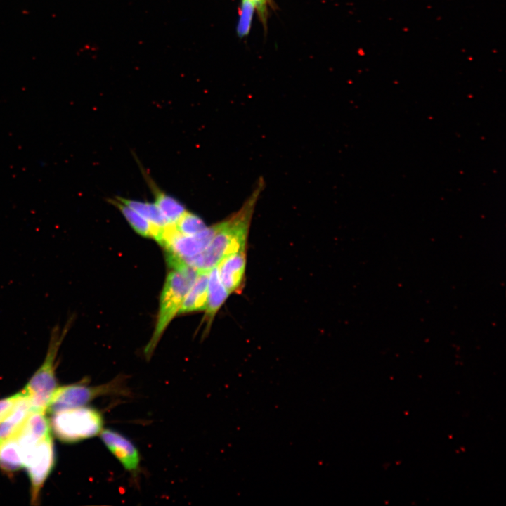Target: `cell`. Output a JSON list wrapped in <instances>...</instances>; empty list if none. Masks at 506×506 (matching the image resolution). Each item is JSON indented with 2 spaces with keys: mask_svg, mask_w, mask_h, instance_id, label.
I'll use <instances>...</instances> for the list:
<instances>
[{
  "mask_svg": "<svg viewBox=\"0 0 506 506\" xmlns=\"http://www.w3.org/2000/svg\"><path fill=\"white\" fill-rule=\"evenodd\" d=\"M100 436L103 444L124 469L131 476H137L141 471V455L134 443L123 434L110 429H103Z\"/></svg>",
  "mask_w": 506,
  "mask_h": 506,
  "instance_id": "8",
  "label": "cell"
},
{
  "mask_svg": "<svg viewBox=\"0 0 506 506\" xmlns=\"http://www.w3.org/2000/svg\"><path fill=\"white\" fill-rule=\"evenodd\" d=\"M103 424L101 412L85 406L53 413L50 422L57 438L69 443L100 434L103 429Z\"/></svg>",
  "mask_w": 506,
  "mask_h": 506,
  "instance_id": "5",
  "label": "cell"
},
{
  "mask_svg": "<svg viewBox=\"0 0 506 506\" xmlns=\"http://www.w3.org/2000/svg\"><path fill=\"white\" fill-rule=\"evenodd\" d=\"M73 321L74 316H71L63 328L57 324L51 330L45 359L22 391L28 398L31 411L47 410L58 388L55 374L57 354Z\"/></svg>",
  "mask_w": 506,
  "mask_h": 506,
  "instance_id": "3",
  "label": "cell"
},
{
  "mask_svg": "<svg viewBox=\"0 0 506 506\" xmlns=\"http://www.w3.org/2000/svg\"><path fill=\"white\" fill-rule=\"evenodd\" d=\"M255 6L251 0H242L240 15L237 27L238 34L243 37L248 34Z\"/></svg>",
  "mask_w": 506,
  "mask_h": 506,
  "instance_id": "19",
  "label": "cell"
},
{
  "mask_svg": "<svg viewBox=\"0 0 506 506\" xmlns=\"http://www.w3.org/2000/svg\"><path fill=\"white\" fill-rule=\"evenodd\" d=\"M115 198L136 211L157 228H164L171 225L163 216L155 203L126 199L121 197H116Z\"/></svg>",
  "mask_w": 506,
  "mask_h": 506,
  "instance_id": "16",
  "label": "cell"
},
{
  "mask_svg": "<svg viewBox=\"0 0 506 506\" xmlns=\"http://www.w3.org/2000/svg\"><path fill=\"white\" fill-rule=\"evenodd\" d=\"M108 200L121 212L130 226L138 234L144 237L153 238L155 240L158 238L163 228L153 226L136 211L119 202L116 198L109 199Z\"/></svg>",
  "mask_w": 506,
  "mask_h": 506,
  "instance_id": "14",
  "label": "cell"
},
{
  "mask_svg": "<svg viewBox=\"0 0 506 506\" xmlns=\"http://www.w3.org/2000/svg\"><path fill=\"white\" fill-rule=\"evenodd\" d=\"M255 6V8L259 11L261 18H264L266 13V2L264 0H251Z\"/></svg>",
  "mask_w": 506,
  "mask_h": 506,
  "instance_id": "21",
  "label": "cell"
},
{
  "mask_svg": "<svg viewBox=\"0 0 506 506\" xmlns=\"http://www.w3.org/2000/svg\"><path fill=\"white\" fill-rule=\"evenodd\" d=\"M209 271H200L188 290L179 311L185 313L205 310L207 299Z\"/></svg>",
  "mask_w": 506,
  "mask_h": 506,
  "instance_id": "12",
  "label": "cell"
},
{
  "mask_svg": "<svg viewBox=\"0 0 506 506\" xmlns=\"http://www.w3.org/2000/svg\"><path fill=\"white\" fill-rule=\"evenodd\" d=\"M200 272L183 262L168 273L160 297L154 332L144 349V355L148 360L151 358L165 329L179 313L188 290Z\"/></svg>",
  "mask_w": 506,
  "mask_h": 506,
  "instance_id": "2",
  "label": "cell"
},
{
  "mask_svg": "<svg viewBox=\"0 0 506 506\" xmlns=\"http://www.w3.org/2000/svg\"><path fill=\"white\" fill-rule=\"evenodd\" d=\"M218 229V223L206 227L190 235L179 233L174 225L163 228L157 241L164 247L168 255L183 260L200 254L208 246Z\"/></svg>",
  "mask_w": 506,
  "mask_h": 506,
  "instance_id": "6",
  "label": "cell"
},
{
  "mask_svg": "<svg viewBox=\"0 0 506 506\" xmlns=\"http://www.w3.org/2000/svg\"><path fill=\"white\" fill-rule=\"evenodd\" d=\"M246 250L241 249L226 257L216 266L221 282L229 294L242 291L247 261Z\"/></svg>",
  "mask_w": 506,
  "mask_h": 506,
  "instance_id": "9",
  "label": "cell"
},
{
  "mask_svg": "<svg viewBox=\"0 0 506 506\" xmlns=\"http://www.w3.org/2000/svg\"><path fill=\"white\" fill-rule=\"evenodd\" d=\"M265 2H266L267 0H264Z\"/></svg>",
  "mask_w": 506,
  "mask_h": 506,
  "instance_id": "22",
  "label": "cell"
},
{
  "mask_svg": "<svg viewBox=\"0 0 506 506\" xmlns=\"http://www.w3.org/2000/svg\"><path fill=\"white\" fill-rule=\"evenodd\" d=\"M126 377L118 376L111 381L96 386L79 382L58 387L51 398L47 410L51 413L87 405L93 399L103 396H129Z\"/></svg>",
  "mask_w": 506,
  "mask_h": 506,
  "instance_id": "4",
  "label": "cell"
},
{
  "mask_svg": "<svg viewBox=\"0 0 506 506\" xmlns=\"http://www.w3.org/2000/svg\"><path fill=\"white\" fill-rule=\"evenodd\" d=\"M32 484V501L38 500L39 491L48 476L55 462L53 445L51 436L37 443L23 458Z\"/></svg>",
  "mask_w": 506,
  "mask_h": 506,
  "instance_id": "7",
  "label": "cell"
},
{
  "mask_svg": "<svg viewBox=\"0 0 506 506\" xmlns=\"http://www.w3.org/2000/svg\"><path fill=\"white\" fill-rule=\"evenodd\" d=\"M230 294L219 276L217 266H214L209 271L207 299L205 308V320L207 323V330L211 326L214 317Z\"/></svg>",
  "mask_w": 506,
  "mask_h": 506,
  "instance_id": "11",
  "label": "cell"
},
{
  "mask_svg": "<svg viewBox=\"0 0 506 506\" xmlns=\"http://www.w3.org/2000/svg\"><path fill=\"white\" fill-rule=\"evenodd\" d=\"M264 188V180L261 179L240 209L218 223L217 231L205 249L183 261L199 271H209L226 257L247 249L251 220Z\"/></svg>",
  "mask_w": 506,
  "mask_h": 506,
  "instance_id": "1",
  "label": "cell"
},
{
  "mask_svg": "<svg viewBox=\"0 0 506 506\" xmlns=\"http://www.w3.org/2000/svg\"><path fill=\"white\" fill-rule=\"evenodd\" d=\"M45 412L31 411L19 432L24 433L37 441L50 436V422Z\"/></svg>",
  "mask_w": 506,
  "mask_h": 506,
  "instance_id": "17",
  "label": "cell"
},
{
  "mask_svg": "<svg viewBox=\"0 0 506 506\" xmlns=\"http://www.w3.org/2000/svg\"><path fill=\"white\" fill-rule=\"evenodd\" d=\"M146 180L155 196V203L167 221L174 225L186 212L185 207L174 197L161 190L153 181L147 177Z\"/></svg>",
  "mask_w": 506,
  "mask_h": 506,
  "instance_id": "13",
  "label": "cell"
},
{
  "mask_svg": "<svg viewBox=\"0 0 506 506\" xmlns=\"http://www.w3.org/2000/svg\"><path fill=\"white\" fill-rule=\"evenodd\" d=\"M31 412L27 396L22 392L8 415L0 422V440L15 438Z\"/></svg>",
  "mask_w": 506,
  "mask_h": 506,
  "instance_id": "10",
  "label": "cell"
},
{
  "mask_svg": "<svg viewBox=\"0 0 506 506\" xmlns=\"http://www.w3.org/2000/svg\"><path fill=\"white\" fill-rule=\"evenodd\" d=\"M174 226L179 233L186 235L196 234L207 227L200 216L187 210Z\"/></svg>",
  "mask_w": 506,
  "mask_h": 506,
  "instance_id": "18",
  "label": "cell"
},
{
  "mask_svg": "<svg viewBox=\"0 0 506 506\" xmlns=\"http://www.w3.org/2000/svg\"><path fill=\"white\" fill-rule=\"evenodd\" d=\"M24 467L20 446L15 438L0 443V467L8 472L19 470Z\"/></svg>",
  "mask_w": 506,
  "mask_h": 506,
  "instance_id": "15",
  "label": "cell"
},
{
  "mask_svg": "<svg viewBox=\"0 0 506 506\" xmlns=\"http://www.w3.org/2000/svg\"><path fill=\"white\" fill-rule=\"evenodd\" d=\"M1 443V440H0V443Z\"/></svg>",
  "mask_w": 506,
  "mask_h": 506,
  "instance_id": "23",
  "label": "cell"
},
{
  "mask_svg": "<svg viewBox=\"0 0 506 506\" xmlns=\"http://www.w3.org/2000/svg\"><path fill=\"white\" fill-rule=\"evenodd\" d=\"M20 393L0 399V422L8 415L14 407Z\"/></svg>",
  "mask_w": 506,
  "mask_h": 506,
  "instance_id": "20",
  "label": "cell"
}]
</instances>
